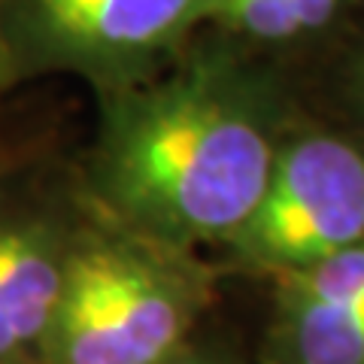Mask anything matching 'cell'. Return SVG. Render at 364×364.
I'll return each mask as SVG.
<instances>
[{"mask_svg":"<svg viewBox=\"0 0 364 364\" xmlns=\"http://www.w3.org/2000/svg\"><path fill=\"white\" fill-rule=\"evenodd\" d=\"M203 9L207 0H0L9 82L67 73L97 95L136 85L198 37Z\"/></svg>","mask_w":364,"mask_h":364,"instance_id":"3","label":"cell"},{"mask_svg":"<svg viewBox=\"0 0 364 364\" xmlns=\"http://www.w3.org/2000/svg\"><path fill=\"white\" fill-rule=\"evenodd\" d=\"M364 240V152L343 136L306 134L279 146L255 213L234 252L279 273Z\"/></svg>","mask_w":364,"mask_h":364,"instance_id":"4","label":"cell"},{"mask_svg":"<svg viewBox=\"0 0 364 364\" xmlns=\"http://www.w3.org/2000/svg\"><path fill=\"white\" fill-rule=\"evenodd\" d=\"M273 97L231 37H195L164 70L100 95L88 195L109 225L182 249L231 240L279 146Z\"/></svg>","mask_w":364,"mask_h":364,"instance_id":"1","label":"cell"},{"mask_svg":"<svg viewBox=\"0 0 364 364\" xmlns=\"http://www.w3.org/2000/svg\"><path fill=\"white\" fill-rule=\"evenodd\" d=\"M9 85V67H6V52H4V37H0V88Z\"/></svg>","mask_w":364,"mask_h":364,"instance_id":"9","label":"cell"},{"mask_svg":"<svg viewBox=\"0 0 364 364\" xmlns=\"http://www.w3.org/2000/svg\"><path fill=\"white\" fill-rule=\"evenodd\" d=\"M286 343L294 364H364V301L286 298Z\"/></svg>","mask_w":364,"mask_h":364,"instance_id":"6","label":"cell"},{"mask_svg":"<svg viewBox=\"0 0 364 364\" xmlns=\"http://www.w3.org/2000/svg\"><path fill=\"white\" fill-rule=\"evenodd\" d=\"M343 0H207L203 25L246 43H289L331 25Z\"/></svg>","mask_w":364,"mask_h":364,"instance_id":"7","label":"cell"},{"mask_svg":"<svg viewBox=\"0 0 364 364\" xmlns=\"http://www.w3.org/2000/svg\"><path fill=\"white\" fill-rule=\"evenodd\" d=\"M186 364H200V361H186Z\"/></svg>","mask_w":364,"mask_h":364,"instance_id":"10","label":"cell"},{"mask_svg":"<svg viewBox=\"0 0 364 364\" xmlns=\"http://www.w3.org/2000/svg\"><path fill=\"white\" fill-rule=\"evenodd\" d=\"M76 237L58 210L0 191V364L49 334Z\"/></svg>","mask_w":364,"mask_h":364,"instance_id":"5","label":"cell"},{"mask_svg":"<svg viewBox=\"0 0 364 364\" xmlns=\"http://www.w3.org/2000/svg\"><path fill=\"white\" fill-rule=\"evenodd\" d=\"M282 291L286 298L325 304L364 301V240L340 249L310 267L282 273Z\"/></svg>","mask_w":364,"mask_h":364,"instance_id":"8","label":"cell"},{"mask_svg":"<svg viewBox=\"0 0 364 364\" xmlns=\"http://www.w3.org/2000/svg\"><path fill=\"white\" fill-rule=\"evenodd\" d=\"M176 255L116 225L79 231L43 340L52 364H164L198 291Z\"/></svg>","mask_w":364,"mask_h":364,"instance_id":"2","label":"cell"}]
</instances>
